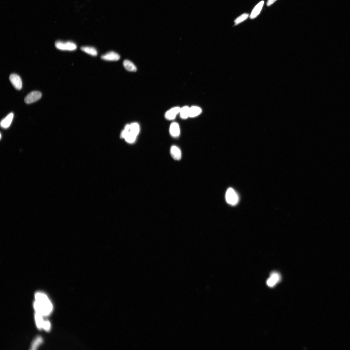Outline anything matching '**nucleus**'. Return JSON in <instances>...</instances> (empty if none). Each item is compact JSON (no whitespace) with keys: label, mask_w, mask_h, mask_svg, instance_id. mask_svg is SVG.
Wrapping results in <instances>:
<instances>
[{"label":"nucleus","mask_w":350,"mask_h":350,"mask_svg":"<svg viewBox=\"0 0 350 350\" xmlns=\"http://www.w3.org/2000/svg\"><path fill=\"white\" fill-rule=\"evenodd\" d=\"M101 58L104 60L116 61L119 60L120 57V55L117 53L113 51H111L102 55Z\"/></svg>","instance_id":"1a4fd4ad"},{"label":"nucleus","mask_w":350,"mask_h":350,"mask_svg":"<svg viewBox=\"0 0 350 350\" xmlns=\"http://www.w3.org/2000/svg\"><path fill=\"white\" fill-rule=\"evenodd\" d=\"M9 80L13 87L17 90H21L22 88V82L20 77L15 74H11L9 77Z\"/></svg>","instance_id":"423d86ee"},{"label":"nucleus","mask_w":350,"mask_h":350,"mask_svg":"<svg viewBox=\"0 0 350 350\" xmlns=\"http://www.w3.org/2000/svg\"><path fill=\"white\" fill-rule=\"evenodd\" d=\"M121 137L124 138L126 141L129 143H134L136 141L137 136L133 134L130 130L124 129L122 131Z\"/></svg>","instance_id":"0eeeda50"},{"label":"nucleus","mask_w":350,"mask_h":350,"mask_svg":"<svg viewBox=\"0 0 350 350\" xmlns=\"http://www.w3.org/2000/svg\"><path fill=\"white\" fill-rule=\"evenodd\" d=\"M35 298L34 307L36 312L43 316H47L51 313L53 309V305L46 294L37 292L35 294Z\"/></svg>","instance_id":"f257e3e1"},{"label":"nucleus","mask_w":350,"mask_h":350,"mask_svg":"<svg viewBox=\"0 0 350 350\" xmlns=\"http://www.w3.org/2000/svg\"><path fill=\"white\" fill-rule=\"evenodd\" d=\"M43 315L40 314L36 312L35 314V319L37 328L40 330L43 329V326L44 321L43 318Z\"/></svg>","instance_id":"dca6fc26"},{"label":"nucleus","mask_w":350,"mask_h":350,"mask_svg":"<svg viewBox=\"0 0 350 350\" xmlns=\"http://www.w3.org/2000/svg\"><path fill=\"white\" fill-rule=\"evenodd\" d=\"M51 325L50 322L48 320L44 321L43 329L46 331L48 332L51 329Z\"/></svg>","instance_id":"4be33fe9"},{"label":"nucleus","mask_w":350,"mask_h":350,"mask_svg":"<svg viewBox=\"0 0 350 350\" xmlns=\"http://www.w3.org/2000/svg\"><path fill=\"white\" fill-rule=\"evenodd\" d=\"M277 0H268L267 2V5L269 6L272 4H273Z\"/></svg>","instance_id":"5701e85b"},{"label":"nucleus","mask_w":350,"mask_h":350,"mask_svg":"<svg viewBox=\"0 0 350 350\" xmlns=\"http://www.w3.org/2000/svg\"><path fill=\"white\" fill-rule=\"evenodd\" d=\"M281 280L280 274L276 272H273L271 274L269 278L266 281V284L270 287H274Z\"/></svg>","instance_id":"39448f33"},{"label":"nucleus","mask_w":350,"mask_h":350,"mask_svg":"<svg viewBox=\"0 0 350 350\" xmlns=\"http://www.w3.org/2000/svg\"><path fill=\"white\" fill-rule=\"evenodd\" d=\"M202 112V110L200 107L193 106L190 108V117L194 118L195 117Z\"/></svg>","instance_id":"a211bd4d"},{"label":"nucleus","mask_w":350,"mask_h":350,"mask_svg":"<svg viewBox=\"0 0 350 350\" xmlns=\"http://www.w3.org/2000/svg\"><path fill=\"white\" fill-rule=\"evenodd\" d=\"M249 14L244 13L239 17L235 21V25L240 24L241 22L247 19L248 17Z\"/></svg>","instance_id":"412c9836"},{"label":"nucleus","mask_w":350,"mask_h":350,"mask_svg":"<svg viewBox=\"0 0 350 350\" xmlns=\"http://www.w3.org/2000/svg\"><path fill=\"white\" fill-rule=\"evenodd\" d=\"M264 4V1H262L260 2L253 9L252 12L250 16V18L254 19L257 17L259 14L262 10Z\"/></svg>","instance_id":"ddd939ff"},{"label":"nucleus","mask_w":350,"mask_h":350,"mask_svg":"<svg viewBox=\"0 0 350 350\" xmlns=\"http://www.w3.org/2000/svg\"><path fill=\"white\" fill-rule=\"evenodd\" d=\"M225 198L226 202L230 205H235L239 202V198L238 194L232 188H229L227 190Z\"/></svg>","instance_id":"7ed1b4c3"},{"label":"nucleus","mask_w":350,"mask_h":350,"mask_svg":"<svg viewBox=\"0 0 350 350\" xmlns=\"http://www.w3.org/2000/svg\"><path fill=\"white\" fill-rule=\"evenodd\" d=\"M170 154L173 158L176 160H180L182 157L180 149L176 146H172L170 149Z\"/></svg>","instance_id":"f8f14e48"},{"label":"nucleus","mask_w":350,"mask_h":350,"mask_svg":"<svg viewBox=\"0 0 350 350\" xmlns=\"http://www.w3.org/2000/svg\"><path fill=\"white\" fill-rule=\"evenodd\" d=\"M82 51L92 56H96L98 55L97 50L94 47H82L81 48Z\"/></svg>","instance_id":"4468645a"},{"label":"nucleus","mask_w":350,"mask_h":350,"mask_svg":"<svg viewBox=\"0 0 350 350\" xmlns=\"http://www.w3.org/2000/svg\"><path fill=\"white\" fill-rule=\"evenodd\" d=\"M42 94L39 91H33L27 96L24 99L25 103L27 104H31L38 100L42 97Z\"/></svg>","instance_id":"20e7f679"},{"label":"nucleus","mask_w":350,"mask_h":350,"mask_svg":"<svg viewBox=\"0 0 350 350\" xmlns=\"http://www.w3.org/2000/svg\"><path fill=\"white\" fill-rule=\"evenodd\" d=\"M169 131L170 134L172 137H178L180 133V128L179 124L175 122L172 123L170 126Z\"/></svg>","instance_id":"9d476101"},{"label":"nucleus","mask_w":350,"mask_h":350,"mask_svg":"<svg viewBox=\"0 0 350 350\" xmlns=\"http://www.w3.org/2000/svg\"><path fill=\"white\" fill-rule=\"evenodd\" d=\"M123 65L125 68L128 71L136 72L137 70L136 66L129 60H125L123 62Z\"/></svg>","instance_id":"2eb2a0df"},{"label":"nucleus","mask_w":350,"mask_h":350,"mask_svg":"<svg viewBox=\"0 0 350 350\" xmlns=\"http://www.w3.org/2000/svg\"><path fill=\"white\" fill-rule=\"evenodd\" d=\"M181 108L179 107H175L171 108L167 112L165 115V118L168 120L174 119L177 115L180 113Z\"/></svg>","instance_id":"6e6552de"},{"label":"nucleus","mask_w":350,"mask_h":350,"mask_svg":"<svg viewBox=\"0 0 350 350\" xmlns=\"http://www.w3.org/2000/svg\"><path fill=\"white\" fill-rule=\"evenodd\" d=\"M43 342L42 337L40 336L37 337L33 341L31 347V349L35 350L37 349Z\"/></svg>","instance_id":"6ab92c4d"},{"label":"nucleus","mask_w":350,"mask_h":350,"mask_svg":"<svg viewBox=\"0 0 350 350\" xmlns=\"http://www.w3.org/2000/svg\"><path fill=\"white\" fill-rule=\"evenodd\" d=\"M1 138H2V135H1Z\"/></svg>","instance_id":"b1692460"},{"label":"nucleus","mask_w":350,"mask_h":350,"mask_svg":"<svg viewBox=\"0 0 350 350\" xmlns=\"http://www.w3.org/2000/svg\"><path fill=\"white\" fill-rule=\"evenodd\" d=\"M55 46L57 48L62 51H75L77 48L76 44L70 41L64 42L57 41L55 42Z\"/></svg>","instance_id":"f03ea898"},{"label":"nucleus","mask_w":350,"mask_h":350,"mask_svg":"<svg viewBox=\"0 0 350 350\" xmlns=\"http://www.w3.org/2000/svg\"><path fill=\"white\" fill-rule=\"evenodd\" d=\"M14 117V114L11 113L8 114L6 117L2 120L1 122V125L4 129H7L12 123Z\"/></svg>","instance_id":"9b49d317"},{"label":"nucleus","mask_w":350,"mask_h":350,"mask_svg":"<svg viewBox=\"0 0 350 350\" xmlns=\"http://www.w3.org/2000/svg\"><path fill=\"white\" fill-rule=\"evenodd\" d=\"M130 131L132 134L137 136L140 131L139 125L137 123H134L130 124Z\"/></svg>","instance_id":"aec40b11"},{"label":"nucleus","mask_w":350,"mask_h":350,"mask_svg":"<svg viewBox=\"0 0 350 350\" xmlns=\"http://www.w3.org/2000/svg\"><path fill=\"white\" fill-rule=\"evenodd\" d=\"M190 108L185 106L181 108L179 114L181 118L183 119H186L190 117Z\"/></svg>","instance_id":"f3484780"}]
</instances>
